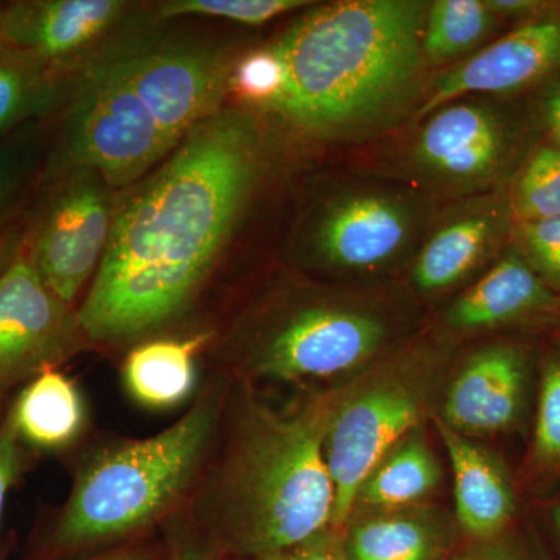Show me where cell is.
I'll return each mask as SVG.
<instances>
[{
  "instance_id": "cell-1",
  "label": "cell",
  "mask_w": 560,
  "mask_h": 560,
  "mask_svg": "<svg viewBox=\"0 0 560 560\" xmlns=\"http://www.w3.org/2000/svg\"><path fill=\"white\" fill-rule=\"evenodd\" d=\"M265 168L245 110L221 108L121 190L113 232L79 308L91 342L116 345L183 315L230 243Z\"/></svg>"
},
{
  "instance_id": "cell-2",
  "label": "cell",
  "mask_w": 560,
  "mask_h": 560,
  "mask_svg": "<svg viewBox=\"0 0 560 560\" xmlns=\"http://www.w3.org/2000/svg\"><path fill=\"white\" fill-rule=\"evenodd\" d=\"M232 65L205 40L121 27L70 69L44 179L90 168L114 190L128 189L223 108Z\"/></svg>"
},
{
  "instance_id": "cell-3",
  "label": "cell",
  "mask_w": 560,
  "mask_h": 560,
  "mask_svg": "<svg viewBox=\"0 0 560 560\" xmlns=\"http://www.w3.org/2000/svg\"><path fill=\"white\" fill-rule=\"evenodd\" d=\"M335 397L337 386L282 412L238 393L226 447L197 504L213 550L256 558L331 528L326 436Z\"/></svg>"
},
{
  "instance_id": "cell-4",
  "label": "cell",
  "mask_w": 560,
  "mask_h": 560,
  "mask_svg": "<svg viewBox=\"0 0 560 560\" xmlns=\"http://www.w3.org/2000/svg\"><path fill=\"white\" fill-rule=\"evenodd\" d=\"M425 16V3L412 0H345L308 11L272 44L287 86L270 114L313 138L374 127L410 97Z\"/></svg>"
},
{
  "instance_id": "cell-5",
  "label": "cell",
  "mask_w": 560,
  "mask_h": 560,
  "mask_svg": "<svg viewBox=\"0 0 560 560\" xmlns=\"http://www.w3.org/2000/svg\"><path fill=\"white\" fill-rule=\"evenodd\" d=\"M223 419V394L206 389L154 436L113 442L84 459L51 529L58 552L127 539L167 517L206 469Z\"/></svg>"
},
{
  "instance_id": "cell-6",
  "label": "cell",
  "mask_w": 560,
  "mask_h": 560,
  "mask_svg": "<svg viewBox=\"0 0 560 560\" xmlns=\"http://www.w3.org/2000/svg\"><path fill=\"white\" fill-rule=\"evenodd\" d=\"M451 355L433 345L397 350L337 386L326 436L334 485L331 528L345 529L364 477L393 445L423 427L440 407Z\"/></svg>"
},
{
  "instance_id": "cell-7",
  "label": "cell",
  "mask_w": 560,
  "mask_h": 560,
  "mask_svg": "<svg viewBox=\"0 0 560 560\" xmlns=\"http://www.w3.org/2000/svg\"><path fill=\"white\" fill-rule=\"evenodd\" d=\"M389 338V320L368 305L304 298L254 324L242 345V363L253 377L270 381L338 377L377 360Z\"/></svg>"
},
{
  "instance_id": "cell-8",
  "label": "cell",
  "mask_w": 560,
  "mask_h": 560,
  "mask_svg": "<svg viewBox=\"0 0 560 560\" xmlns=\"http://www.w3.org/2000/svg\"><path fill=\"white\" fill-rule=\"evenodd\" d=\"M47 180L49 195L25 231L24 254L47 289L72 305L101 268L119 191L90 168Z\"/></svg>"
},
{
  "instance_id": "cell-9",
  "label": "cell",
  "mask_w": 560,
  "mask_h": 560,
  "mask_svg": "<svg viewBox=\"0 0 560 560\" xmlns=\"http://www.w3.org/2000/svg\"><path fill=\"white\" fill-rule=\"evenodd\" d=\"M430 116L416 139L415 160L423 172L458 186L508 183L541 138L529 102L523 110L448 103Z\"/></svg>"
},
{
  "instance_id": "cell-10",
  "label": "cell",
  "mask_w": 560,
  "mask_h": 560,
  "mask_svg": "<svg viewBox=\"0 0 560 560\" xmlns=\"http://www.w3.org/2000/svg\"><path fill=\"white\" fill-rule=\"evenodd\" d=\"M88 345L79 311L47 289L22 249L0 278V393L58 370Z\"/></svg>"
},
{
  "instance_id": "cell-11",
  "label": "cell",
  "mask_w": 560,
  "mask_h": 560,
  "mask_svg": "<svg viewBox=\"0 0 560 560\" xmlns=\"http://www.w3.org/2000/svg\"><path fill=\"white\" fill-rule=\"evenodd\" d=\"M559 73L560 7L539 20L515 25L469 60L442 73L418 116L425 119L466 94H490L512 101L540 90Z\"/></svg>"
},
{
  "instance_id": "cell-12",
  "label": "cell",
  "mask_w": 560,
  "mask_h": 560,
  "mask_svg": "<svg viewBox=\"0 0 560 560\" xmlns=\"http://www.w3.org/2000/svg\"><path fill=\"white\" fill-rule=\"evenodd\" d=\"M132 10L121 0H21L0 9L3 49L72 69L119 32Z\"/></svg>"
},
{
  "instance_id": "cell-13",
  "label": "cell",
  "mask_w": 560,
  "mask_h": 560,
  "mask_svg": "<svg viewBox=\"0 0 560 560\" xmlns=\"http://www.w3.org/2000/svg\"><path fill=\"white\" fill-rule=\"evenodd\" d=\"M407 202L381 191H353L327 202L313 223V256L346 271L374 270L399 256L410 241Z\"/></svg>"
},
{
  "instance_id": "cell-14",
  "label": "cell",
  "mask_w": 560,
  "mask_h": 560,
  "mask_svg": "<svg viewBox=\"0 0 560 560\" xmlns=\"http://www.w3.org/2000/svg\"><path fill=\"white\" fill-rule=\"evenodd\" d=\"M525 381L526 357L521 346H485L451 372L436 418L471 440L499 434L511 429L521 415Z\"/></svg>"
},
{
  "instance_id": "cell-15",
  "label": "cell",
  "mask_w": 560,
  "mask_h": 560,
  "mask_svg": "<svg viewBox=\"0 0 560 560\" xmlns=\"http://www.w3.org/2000/svg\"><path fill=\"white\" fill-rule=\"evenodd\" d=\"M559 312L558 294L511 246L453 302L445 323L456 331H481L540 323L555 318Z\"/></svg>"
},
{
  "instance_id": "cell-16",
  "label": "cell",
  "mask_w": 560,
  "mask_h": 560,
  "mask_svg": "<svg viewBox=\"0 0 560 560\" xmlns=\"http://www.w3.org/2000/svg\"><path fill=\"white\" fill-rule=\"evenodd\" d=\"M512 217L506 198L488 209L448 221L420 250L412 282L422 293H440L466 279L501 243H511Z\"/></svg>"
},
{
  "instance_id": "cell-17",
  "label": "cell",
  "mask_w": 560,
  "mask_h": 560,
  "mask_svg": "<svg viewBox=\"0 0 560 560\" xmlns=\"http://www.w3.org/2000/svg\"><path fill=\"white\" fill-rule=\"evenodd\" d=\"M451 459L455 511L460 528L478 539H489L510 523L514 493L503 467L492 453L463 436L434 416Z\"/></svg>"
},
{
  "instance_id": "cell-18",
  "label": "cell",
  "mask_w": 560,
  "mask_h": 560,
  "mask_svg": "<svg viewBox=\"0 0 560 560\" xmlns=\"http://www.w3.org/2000/svg\"><path fill=\"white\" fill-rule=\"evenodd\" d=\"M441 481L440 459L420 427L393 445L364 477L350 517L361 512L420 506Z\"/></svg>"
},
{
  "instance_id": "cell-19",
  "label": "cell",
  "mask_w": 560,
  "mask_h": 560,
  "mask_svg": "<svg viewBox=\"0 0 560 560\" xmlns=\"http://www.w3.org/2000/svg\"><path fill=\"white\" fill-rule=\"evenodd\" d=\"M342 533L349 560H436L442 547L440 515L423 504L353 514Z\"/></svg>"
},
{
  "instance_id": "cell-20",
  "label": "cell",
  "mask_w": 560,
  "mask_h": 560,
  "mask_svg": "<svg viewBox=\"0 0 560 560\" xmlns=\"http://www.w3.org/2000/svg\"><path fill=\"white\" fill-rule=\"evenodd\" d=\"M209 335L158 338L136 346L124 361L125 388L147 408L176 407L187 399L197 381V357Z\"/></svg>"
},
{
  "instance_id": "cell-21",
  "label": "cell",
  "mask_w": 560,
  "mask_h": 560,
  "mask_svg": "<svg viewBox=\"0 0 560 560\" xmlns=\"http://www.w3.org/2000/svg\"><path fill=\"white\" fill-rule=\"evenodd\" d=\"M9 411L22 442L40 451H60L72 444L86 423L79 388L58 370L25 383Z\"/></svg>"
},
{
  "instance_id": "cell-22",
  "label": "cell",
  "mask_w": 560,
  "mask_h": 560,
  "mask_svg": "<svg viewBox=\"0 0 560 560\" xmlns=\"http://www.w3.org/2000/svg\"><path fill=\"white\" fill-rule=\"evenodd\" d=\"M70 69L21 51H0V139L62 108Z\"/></svg>"
},
{
  "instance_id": "cell-23",
  "label": "cell",
  "mask_w": 560,
  "mask_h": 560,
  "mask_svg": "<svg viewBox=\"0 0 560 560\" xmlns=\"http://www.w3.org/2000/svg\"><path fill=\"white\" fill-rule=\"evenodd\" d=\"M499 18L486 0H438L427 9L423 58L431 65L458 58L477 47L495 27Z\"/></svg>"
},
{
  "instance_id": "cell-24",
  "label": "cell",
  "mask_w": 560,
  "mask_h": 560,
  "mask_svg": "<svg viewBox=\"0 0 560 560\" xmlns=\"http://www.w3.org/2000/svg\"><path fill=\"white\" fill-rule=\"evenodd\" d=\"M514 223L560 217V150L547 138L530 147L504 195Z\"/></svg>"
},
{
  "instance_id": "cell-25",
  "label": "cell",
  "mask_w": 560,
  "mask_h": 560,
  "mask_svg": "<svg viewBox=\"0 0 560 560\" xmlns=\"http://www.w3.org/2000/svg\"><path fill=\"white\" fill-rule=\"evenodd\" d=\"M44 149L40 120L28 121L0 139V232L13 226L43 173Z\"/></svg>"
},
{
  "instance_id": "cell-26",
  "label": "cell",
  "mask_w": 560,
  "mask_h": 560,
  "mask_svg": "<svg viewBox=\"0 0 560 560\" xmlns=\"http://www.w3.org/2000/svg\"><path fill=\"white\" fill-rule=\"evenodd\" d=\"M287 86V69L275 46L249 51L234 60L230 75V94L238 101L270 114Z\"/></svg>"
},
{
  "instance_id": "cell-27",
  "label": "cell",
  "mask_w": 560,
  "mask_h": 560,
  "mask_svg": "<svg viewBox=\"0 0 560 560\" xmlns=\"http://www.w3.org/2000/svg\"><path fill=\"white\" fill-rule=\"evenodd\" d=\"M311 5L305 0H168L156 7L158 21L184 16L213 18L243 25H264L267 22Z\"/></svg>"
},
{
  "instance_id": "cell-28",
  "label": "cell",
  "mask_w": 560,
  "mask_h": 560,
  "mask_svg": "<svg viewBox=\"0 0 560 560\" xmlns=\"http://www.w3.org/2000/svg\"><path fill=\"white\" fill-rule=\"evenodd\" d=\"M511 246L552 291L560 290V217L512 224Z\"/></svg>"
},
{
  "instance_id": "cell-29",
  "label": "cell",
  "mask_w": 560,
  "mask_h": 560,
  "mask_svg": "<svg viewBox=\"0 0 560 560\" xmlns=\"http://www.w3.org/2000/svg\"><path fill=\"white\" fill-rule=\"evenodd\" d=\"M534 451L545 466L560 467V359L548 360L541 372Z\"/></svg>"
},
{
  "instance_id": "cell-30",
  "label": "cell",
  "mask_w": 560,
  "mask_h": 560,
  "mask_svg": "<svg viewBox=\"0 0 560 560\" xmlns=\"http://www.w3.org/2000/svg\"><path fill=\"white\" fill-rule=\"evenodd\" d=\"M28 467L27 445L22 442L10 411L0 420V523L7 497Z\"/></svg>"
},
{
  "instance_id": "cell-31",
  "label": "cell",
  "mask_w": 560,
  "mask_h": 560,
  "mask_svg": "<svg viewBox=\"0 0 560 560\" xmlns=\"http://www.w3.org/2000/svg\"><path fill=\"white\" fill-rule=\"evenodd\" d=\"M237 560H349V556L346 550L345 533L327 528L285 550Z\"/></svg>"
},
{
  "instance_id": "cell-32",
  "label": "cell",
  "mask_w": 560,
  "mask_h": 560,
  "mask_svg": "<svg viewBox=\"0 0 560 560\" xmlns=\"http://www.w3.org/2000/svg\"><path fill=\"white\" fill-rule=\"evenodd\" d=\"M529 103L541 136L560 150V73L533 92Z\"/></svg>"
},
{
  "instance_id": "cell-33",
  "label": "cell",
  "mask_w": 560,
  "mask_h": 560,
  "mask_svg": "<svg viewBox=\"0 0 560 560\" xmlns=\"http://www.w3.org/2000/svg\"><path fill=\"white\" fill-rule=\"evenodd\" d=\"M486 5L499 20H511L515 24H526L558 10L560 2L545 0H486Z\"/></svg>"
},
{
  "instance_id": "cell-34",
  "label": "cell",
  "mask_w": 560,
  "mask_h": 560,
  "mask_svg": "<svg viewBox=\"0 0 560 560\" xmlns=\"http://www.w3.org/2000/svg\"><path fill=\"white\" fill-rule=\"evenodd\" d=\"M171 560H217L215 550L200 536L179 529L172 537Z\"/></svg>"
},
{
  "instance_id": "cell-35",
  "label": "cell",
  "mask_w": 560,
  "mask_h": 560,
  "mask_svg": "<svg viewBox=\"0 0 560 560\" xmlns=\"http://www.w3.org/2000/svg\"><path fill=\"white\" fill-rule=\"evenodd\" d=\"M24 241L25 230H22L18 224L0 232V278L24 249Z\"/></svg>"
},
{
  "instance_id": "cell-36",
  "label": "cell",
  "mask_w": 560,
  "mask_h": 560,
  "mask_svg": "<svg viewBox=\"0 0 560 560\" xmlns=\"http://www.w3.org/2000/svg\"><path fill=\"white\" fill-rule=\"evenodd\" d=\"M88 560H154V556L149 548L130 547L119 548V550L105 552V555L95 556V558Z\"/></svg>"
},
{
  "instance_id": "cell-37",
  "label": "cell",
  "mask_w": 560,
  "mask_h": 560,
  "mask_svg": "<svg viewBox=\"0 0 560 560\" xmlns=\"http://www.w3.org/2000/svg\"><path fill=\"white\" fill-rule=\"evenodd\" d=\"M555 522H556V526H558V528L560 530V506L556 508V510H555Z\"/></svg>"
},
{
  "instance_id": "cell-38",
  "label": "cell",
  "mask_w": 560,
  "mask_h": 560,
  "mask_svg": "<svg viewBox=\"0 0 560 560\" xmlns=\"http://www.w3.org/2000/svg\"><path fill=\"white\" fill-rule=\"evenodd\" d=\"M3 50V43H2V36H0V51Z\"/></svg>"
},
{
  "instance_id": "cell-39",
  "label": "cell",
  "mask_w": 560,
  "mask_h": 560,
  "mask_svg": "<svg viewBox=\"0 0 560 560\" xmlns=\"http://www.w3.org/2000/svg\"><path fill=\"white\" fill-rule=\"evenodd\" d=\"M489 560H495V559H489Z\"/></svg>"
}]
</instances>
